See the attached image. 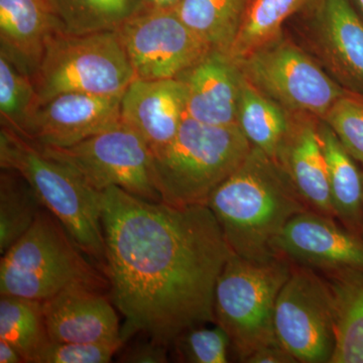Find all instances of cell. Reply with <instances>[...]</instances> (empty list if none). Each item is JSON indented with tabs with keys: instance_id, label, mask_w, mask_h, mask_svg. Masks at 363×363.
<instances>
[{
	"instance_id": "2",
	"label": "cell",
	"mask_w": 363,
	"mask_h": 363,
	"mask_svg": "<svg viewBox=\"0 0 363 363\" xmlns=\"http://www.w3.org/2000/svg\"><path fill=\"white\" fill-rule=\"evenodd\" d=\"M207 206L231 252L253 260L278 257L272 248L277 236L294 216L310 209L284 169L255 147L215 189Z\"/></svg>"
},
{
	"instance_id": "31",
	"label": "cell",
	"mask_w": 363,
	"mask_h": 363,
	"mask_svg": "<svg viewBox=\"0 0 363 363\" xmlns=\"http://www.w3.org/2000/svg\"><path fill=\"white\" fill-rule=\"evenodd\" d=\"M125 344L123 340L101 343L50 342L35 363H107Z\"/></svg>"
},
{
	"instance_id": "18",
	"label": "cell",
	"mask_w": 363,
	"mask_h": 363,
	"mask_svg": "<svg viewBox=\"0 0 363 363\" xmlns=\"http://www.w3.org/2000/svg\"><path fill=\"white\" fill-rule=\"evenodd\" d=\"M316 117L295 116L277 162L313 211L335 218Z\"/></svg>"
},
{
	"instance_id": "20",
	"label": "cell",
	"mask_w": 363,
	"mask_h": 363,
	"mask_svg": "<svg viewBox=\"0 0 363 363\" xmlns=\"http://www.w3.org/2000/svg\"><path fill=\"white\" fill-rule=\"evenodd\" d=\"M318 135L328 172L335 218L363 238V173L322 119L318 121Z\"/></svg>"
},
{
	"instance_id": "6",
	"label": "cell",
	"mask_w": 363,
	"mask_h": 363,
	"mask_svg": "<svg viewBox=\"0 0 363 363\" xmlns=\"http://www.w3.org/2000/svg\"><path fill=\"white\" fill-rule=\"evenodd\" d=\"M293 262L283 257L253 260L231 255L215 286V323L228 334L240 362L259 348L279 343L274 308Z\"/></svg>"
},
{
	"instance_id": "4",
	"label": "cell",
	"mask_w": 363,
	"mask_h": 363,
	"mask_svg": "<svg viewBox=\"0 0 363 363\" xmlns=\"http://www.w3.org/2000/svg\"><path fill=\"white\" fill-rule=\"evenodd\" d=\"M0 167L26 179L43 206L104 274L101 192L91 188L70 167L48 157L35 143L4 126L0 130Z\"/></svg>"
},
{
	"instance_id": "32",
	"label": "cell",
	"mask_w": 363,
	"mask_h": 363,
	"mask_svg": "<svg viewBox=\"0 0 363 363\" xmlns=\"http://www.w3.org/2000/svg\"><path fill=\"white\" fill-rule=\"evenodd\" d=\"M168 346L147 337V341H138L121 348L119 362L164 363L168 362Z\"/></svg>"
},
{
	"instance_id": "14",
	"label": "cell",
	"mask_w": 363,
	"mask_h": 363,
	"mask_svg": "<svg viewBox=\"0 0 363 363\" xmlns=\"http://www.w3.org/2000/svg\"><path fill=\"white\" fill-rule=\"evenodd\" d=\"M114 307L112 301L96 289L75 286L62 291L43 301L50 340L59 343L123 340Z\"/></svg>"
},
{
	"instance_id": "26",
	"label": "cell",
	"mask_w": 363,
	"mask_h": 363,
	"mask_svg": "<svg viewBox=\"0 0 363 363\" xmlns=\"http://www.w3.org/2000/svg\"><path fill=\"white\" fill-rule=\"evenodd\" d=\"M319 0H253L235 42L231 56L242 59L257 50L281 37V28L294 14L314 9Z\"/></svg>"
},
{
	"instance_id": "35",
	"label": "cell",
	"mask_w": 363,
	"mask_h": 363,
	"mask_svg": "<svg viewBox=\"0 0 363 363\" xmlns=\"http://www.w3.org/2000/svg\"><path fill=\"white\" fill-rule=\"evenodd\" d=\"M182 0H143L150 9H175Z\"/></svg>"
},
{
	"instance_id": "30",
	"label": "cell",
	"mask_w": 363,
	"mask_h": 363,
	"mask_svg": "<svg viewBox=\"0 0 363 363\" xmlns=\"http://www.w3.org/2000/svg\"><path fill=\"white\" fill-rule=\"evenodd\" d=\"M230 346L228 334L218 325L214 328L188 329L172 344L179 362L189 363L228 362Z\"/></svg>"
},
{
	"instance_id": "16",
	"label": "cell",
	"mask_w": 363,
	"mask_h": 363,
	"mask_svg": "<svg viewBox=\"0 0 363 363\" xmlns=\"http://www.w3.org/2000/svg\"><path fill=\"white\" fill-rule=\"evenodd\" d=\"M318 51L332 77L363 96V20L350 0H319L314 6Z\"/></svg>"
},
{
	"instance_id": "22",
	"label": "cell",
	"mask_w": 363,
	"mask_h": 363,
	"mask_svg": "<svg viewBox=\"0 0 363 363\" xmlns=\"http://www.w3.org/2000/svg\"><path fill=\"white\" fill-rule=\"evenodd\" d=\"M325 278L335 302L336 345L330 363H363V269Z\"/></svg>"
},
{
	"instance_id": "34",
	"label": "cell",
	"mask_w": 363,
	"mask_h": 363,
	"mask_svg": "<svg viewBox=\"0 0 363 363\" xmlns=\"http://www.w3.org/2000/svg\"><path fill=\"white\" fill-rule=\"evenodd\" d=\"M0 362L1 363H23V357L20 351L13 344L4 339H0Z\"/></svg>"
},
{
	"instance_id": "15",
	"label": "cell",
	"mask_w": 363,
	"mask_h": 363,
	"mask_svg": "<svg viewBox=\"0 0 363 363\" xmlns=\"http://www.w3.org/2000/svg\"><path fill=\"white\" fill-rule=\"evenodd\" d=\"M186 88V116L212 125L238 124L243 74L230 52L211 49L178 77Z\"/></svg>"
},
{
	"instance_id": "21",
	"label": "cell",
	"mask_w": 363,
	"mask_h": 363,
	"mask_svg": "<svg viewBox=\"0 0 363 363\" xmlns=\"http://www.w3.org/2000/svg\"><path fill=\"white\" fill-rule=\"evenodd\" d=\"M294 114L262 94L243 76L238 102V125L252 147L274 162L290 133Z\"/></svg>"
},
{
	"instance_id": "28",
	"label": "cell",
	"mask_w": 363,
	"mask_h": 363,
	"mask_svg": "<svg viewBox=\"0 0 363 363\" xmlns=\"http://www.w3.org/2000/svg\"><path fill=\"white\" fill-rule=\"evenodd\" d=\"M39 105L35 83L4 52H0V121L20 133Z\"/></svg>"
},
{
	"instance_id": "11",
	"label": "cell",
	"mask_w": 363,
	"mask_h": 363,
	"mask_svg": "<svg viewBox=\"0 0 363 363\" xmlns=\"http://www.w3.org/2000/svg\"><path fill=\"white\" fill-rule=\"evenodd\" d=\"M135 78H178L211 50L174 9L145 7L116 30Z\"/></svg>"
},
{
	"instance_id": "3",
	"label": "cell",
	"mask_w": 363,
	"mask_h": 363,
	"mask_svg": "<svg viewBox=\"0 0 363 363\" xmlns=\"http://www.w3.org/2000/svg\"><path fill=\"white\" fill-rule=\"evenodd\" d=\"M252 147L238 124L212 125L186 116L174 140L152 152L162 202L177 207L207 205Z\"/></svg>"
},
{
	"instance_id": "8",
	"label": "cell",
	"mask_w": 363,
	"mask_h": 363,
	"mask_svg": "<svg viewBox=\"0 0 363 363\" xmlns=\"http://www.w3.org/2000/svg\"><path fill=\"white\" fill-rule=\"evenodd\" d=\"M40 149L48 157L70 167L98 192L117 187L147 201L162 202L152 150L123 119L71 147Z\"/></svg>"
},
{
	"instance_id": "5",
	"label": "cell",
	"mask_w": 363,
	"mask_h": 363,
	"mask_svg": "<svg viewBox=\"0 0 363 363\" xmlns=\"http://www.w3.org/2000/svg\"><path fill=\"white\" fill-rule=\"evenodd\" d=\"M100 271L44 207L33 226L2 255L0 295L45 301L71 286L102 291L109 281Z\"/></svg>"
},
{
	"instance_id": "27",
	"label": "cell",
	"mask_w": 363,
	"mask_h": 363,
	"mask_svg": "<svg viewBox=\"0 0 363 363\" xmlns=\"http://www.w3.org/2000/svg\"><path fill=\"white\" fill-rule=\"evenodd\" d=\"M42 203L23 176L13 169L0 174V253L13 247L33 226Z\"/></svg>"
},
{
	"instance_id": "17",
	"label": "cell",
	"mask_w": 363,
	"mask_h": 363,
	"mask_svg": "<svg viewBox=\"0 0 363 363\" xmlns=\"http://www.w3.org/2000/svg\"><path fill=\"white\" fill-rule=\"evenodd\" d=\"M121 116L157 152L174 140L185 118V84L179 78H135L121 98Z\"/></svg>"
},
{
	"instance_id": "1",
	"label": "cell",
	"mask_w": 363,
	"mask_h": 363,
	"mask_svg": "<svg viewBox=\"0 0 363 363\" xmlns=\"http://www.w3.org/2000/svg\"><path fill=\"white\" fill-rule=\"evenodd\" d=\"M104 274L125 318L124 341L140 333L172 346L214 322L217 279L233 255L207 205L177 207L111 187L101 192Z\"/></svg>"
},
{
	"instance_id": "13",
	"label": "cell",
	"mask_w": 363,
	"mask_h": 363,
	"mask_svg": "<svg viewBox=\"0 0 363 363\" xmlns=\"http://www.w3.org/2000/svg\"><path fill=\"white\" fill-rule=\"evenodd\" d=\"M123 95H57L38 105L18 133L40 147H71L121 121Z\"/></svg>"
},
{
	"instance_id": "7",
	"label": "cell",
	"mask_w": 363,
	"mask_h": 363,
	"mask_svg": "<svg viewBox=\"0 0 363 363\" xmlns=\"http://www.w3.org/2000/svg\"><path fill=\"white\" fill-rule=\"evenodd\" d=\"M135 78L116 32L52 33L33 80L39 104L63 93L121 94Z\"/></svg>"
},
{
	"instance_id": "33",
	"label": "cell",
	"mask_w": 363,
	"mask_h": 363,
	"mask_svg": "<svg viewBox=\"0 0 363 363\" xmlns=\"http://www.w3.org/2000/svg\"><path fill=\"white\" fill-rule=\"evenodd\" d=\"M247 363H296L298 360L279 343L264 346L252 353Z\"/></svg>"
},
{
	"instance_id": "23",
	"label": "cell",
	"mask_w": 363,
	"mask_h": 363,
	"mask_svg": "<svg viewBox=\"0 0 363 363\" xmlns=\"http://www.w3.org/2000/svg\"><path fill=\"white\" fill-rule=\"evenodd\" d=\"M253 0H182L176 13L211 49L229 52Z\"/></svg>"
},
{
	"instance_id": "24",
	"label": "cell",
	"mask_w": 363,
	"mask_h": 363,
	"mask_svg": "<svg viewBox=\"0 0 363 363\" xmlns=\"http://www.w3.org/2000/svg\"><path fill=\"white\" fill-rule=\"evenodd\" d=\"M60 30L71 35L116 32L145 9L143 0H48Z\"/></svg>"
},
{
	"instance_id": "9",
	"label": "cell",
	"mask_w": 363,
	"mask_h": 363,
	"mask_svg": "<svg viewBox=\"0 0 363 363\" xmlns=\"http://www.w3.org/2000/svg\"><path fill=\"white\" fill-rule=\"evenodd\" d=\"M238 61L250 84L295 116L322 119L346 92L307 52L281 37Z\"/></svg>"
},
{
	"instance_id": "36",
	"label": "cell",
	"mask_w": 363,
	"mask_h": 363,
	"mask_svg": "<svg viewBox=\"0 0 363 363\" xmlns=\"http://www.w3.org/2000/svg\"><path fill=\"white\" fill-rule=\"evenodd\" d=\"M355 4L358 9H359L360 13H362V16H363V0H354Z\"/></svg>"
},
{
	"instance_id": "29",
	"label": "cell",
	"mask_w": 363,
	"mask_h": 363,
	"mask_svg": "<svg viewBox=\"0 0 363 363\" xmlns=\"http://www.w3.org/2000/svg\"><path fill=\"white\" fill-rule=\"evenodd\" d=\"M357 164L363 167V96L346 91L322 118Z\"/></svg>"
},
{
	"instance_id": "25",
	"label": "cell",
	"mask_w": 363,
	"mask_h": 363,
	"mask_svg": "<svg viewBox=\"0 0 363 363\" xmlns=\"http://www.w3.org/2000/svg\"><path fill=\"white\" fill-rule=\"evenodd\" d=\"M0 339L13 344L26 363H35L51 340L43 301L13 295L0 298Z\"/></svg>"
},
{
	"instance_id": "10",
	"label": "cell",
	"mask_w": 363,
	"mask_h": 363,
	"mask_svg": "<svg viewBox=\"0 0 363 363\" xmlns=\"http://www.w3.org/2000/svg\"><path fill=\"white\" fill-rule=\"evenodd\" d=\"M279 344L298 362L330 363L335 350V302L326 278L293 264L274 308Z\"/></svg>"
},
{
	"instance_id": "12",
	"label": "cell",
	"mask_w": 363,
	"mask_h": 363,
	"mask_svg": "<svg viewBox=\"0 0 363 363\" xmlns=\"http://www.w3.org/2000/svg\"><path fill=\"white\" fill-rule=\"evenodd\" d=\"M272 248L291 262L326 274L363 269V238L309 209L294 216Z\"/></svg>"
},
{
	"instance_id": "19",
	"label": "cell",
	"mask_w": 363,
	"mask_h": 363,
	"mask_svg": "<svg viewBox=\"0 0 363 363\" xmlns=\"http://www.w3.org/2000/svg\"><path fill=\"white\" fill-rule=\"evenodd\" d=\"M56 30L60 28L48 0H0V52L30 77Z\"/></svg>"
}]
</instances>
